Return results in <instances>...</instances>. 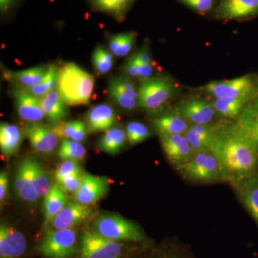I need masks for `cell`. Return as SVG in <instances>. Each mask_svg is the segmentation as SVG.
<instances>
[{"label":"cell","mask_w":258,"mask_h":258,"mask_svg":"<svg viewBox=\"0 0 258 258\" xmlns=\"http://www.w3.org/2000/svg\"><path fill=\"white\" fill-rule=\"evenodd\" d=\"M214 125L212 151L220 161L226 181L235 184L257 175L258 149L237 122H219Z\"/></svg>","instance_id":"1"},{"label":"cell","mask_w":258,"mask_h":258,"mask_svg":"<svg viewBox=\"0 0 258 258\" xmlns=\"http://www.w3.org/2000/svg\"><path fill=\"white\" fill-rule=\"evenodd\" d=\"M149 248L136 242L111 240L87 228L81 232L76 258H132Z\"/></svg>","instance_id":"2"},{"label":"cell","mask_w":258,"mask_h":258,"mask_svg":"<svg viewBox=\"0 0 258 258\" xmlns=\"http://www.w3.org/2000/svg\"><path fill=\"white\" fill-rule=\"evenodd\" d=\"M95 79L74 62L64 63L58 69L57 89L69 106L88 105L94 88Z\"/></svg>","instance_id":"3"},{"label":"cell","mask_w":258,"mask_h":258,"mask_svg":"<svg viewBox=\"0 0 258 258\" xmlns=\"http://www.w3.org/2000/svg\"><path fill=\"white\" fill-rule=\"evenodd\" d=\"M91 229L111 240L154 247L152 240L144 233L140 226L116 214H103L95 220Z\"/></svg>","instance_id":"4"},{"label":"cell","mask_w":258,"mask_h":258,"mask_svg":"<svg viewBox=\"0 0 258 258\" xmlns=\"http://www.w3.org/2000/svg\"><path fill=\"white\" fill-rule=\"evenodd\" d=\"M80 235L76 228L47 229L37 242V254L41 258H76Z\"/></svg>","instance_id":"5"},{"label":"cell","mask_w":258,"mask_h":258,"mask_svg":"<svg viewBox=\"0 0 258 258\" xmlns=\"http://www.w3.org/2000/svg\"><path fill=\"white\" fill-rule=\"evenodd\" d=\"M178 171L185 179L197 183H211L225 179L221 164L212 149L194 154L189 162Z\"/></svg>","instance_id":"6"},{"label":"cell","mask_w":258,"mask_h":258,"mask_svg":"<svg viewBox=\"0 0 258 258\" xmlns=\"http://www.w3.org/2000/svg\"><path fill=\"white\" fill-rule=\"evenodd\" d=\"M174 91V84L164 76L142 80L139 88V106L146 111H157L169 101Z\"/></svg>","instance_id":"7"},{"label":"cell","mask_w":258,"mask_h":258,"mask_svg":"<svg viewBox=\"0 0 258 258\" xmlns=\"http://www.w3.org/2000/svg\"><path fill=\"white\" fill-rule=\"evenodd\" d=\"M202 91L215 98H240L255 96L258 80L252 75L222 81H211L202 88Z\"/></svg>","instance_id":"8"},{"label":"cell","mask_w":258,"mask_h":258,"mask_svg":"<svg viewBox=\"0 0 258 258\" xmlns=\"http://www.w3.org/2000/svg\"><path fill=\"white\" fill-rule=\"evenodd\" d=\"M30 245L28 237L14 225H0V258H26Z\"/></svg>","instance_id":"9"},{"label":"cell","mask_w":258,"mask_h":258,"mask_svg":"<svg viewBox=\"0 0 258 258\" xmlns=\"http://www.w3.org/2000/svg\"><path fill=\"white\" fill-rule=\"evenodd\" d=\"M159 137L166 158L177 170L189 162L195 154L185 134L159 136Z\"/></svg>","instance_id":"10"},{"label":"cell","mask_w":258,"mask_h":258,"mask_svg":"<svg viewBox=\"0 0 258 258\" xmlns=\"http://www.w3.org/2000/svg\"><path fill=\"white\" fill-rule=\"evenodd\" d=\"M94 212L88 205L76 203H67L56 215L48 229L63 230L76 228V227L88 221L93 216Z\"/></svg>","instance_id":"11"},{"label":"cell","mask_w":258,"mask_h":258,"mask_svg":"<svg viewBox=\"0 0 258 258\" xmlns=\"http://www.w3.org/2000/svg\"><path fill=\"white\" fill-rule=\"evenodd\" d=\"M108 93L113 101L123 109L132 111L139 105V88L126 76L111 79Z\"/></svg>","instance_id":"12"},{"label":"cell","mask_w":258,"mask_h":258,"mask_svg":"<svg viewBox=\"0 0 258 258\" xmlns=\"http://www.w3.org/2000/svg\"><path fill=\"white\" fill-rule=\"evenodd\" d=\"M109 189V182L105 176H94L86 173L82 183L74 195L75 200L82 205H94L106 196Z\"/></svg>","instance_id":"13"},{"label":"cell","mask_w":258,"mask_h":258,"mask_svg":"<svg viewBox=\"0 0 258 258\" xmlns=\"http://www.w3.org/2000/svg\"><path fill=\"white\" fill-rule=\"evenodd\" d=\"M23 132L37 152L50 154L58 144L59 137L50 127L38 123H28L24 125Z\"/></svg>","instance_id":"14"},{"label":"cell","mask_w":258,"mask_h":258,"mask_svg":"<svg viewBox=\"0 0 258 258\" xmlns=\"http://www.w3.org/2000/svg\"><path fill=\"white\" fill-rule=\"evenodd\" d=\"M190 124L212 125L216 111L212 103L200 98H191L176 110Z\"/></svg>","instance_id":"15"},{"label":"cell","mask_w":258,"mask_h":258,"mask_svg":"<svg viewBox=\"0 0 258 258\" xmlns=\"http://www.w3.org/2000/svg\"><path fill=\"white\" fill-rule=\"evenodd\" d=\"M15 192L19 198L30 203L37 202L39 198L35 188L32 170V159H25L20 163L15 176Z\"/></svg>","instance_id":"16"},{"label":"cell","mask_w":258,"mask_h":258,"mask_svg":"<svg viewBox=\"0 0 258 258\" xmlns=\"http://www.w3.org/2000/svg\"><path fill=\"white\" fill-rule=\"evenodd\" d=\"M13 93L17 111L22 119L28 123H39L45 118L40 98L30 94L23 88H15Z\"/></svg>","instance_id":"17"},{"label":"cell","mask_w":258,"mask_h":258,"mask_svg":"<svg viewBox=\"0 0 258 258\" xmlns=\"http://www.w3.org/2000/svg\"><path fill=\"white\" fill-rule=\"evenodd\" d=\"M258 15V0L222 1L217 8V18L222 20H239Z\"/></svg>","instance_id":"18"},{"label":"cell","mask_w":258,"mask_h":258,"mask_svg":"<svg viewBox=\"0 0 258 258\" xmlns=\"http://www.w3.org/2000/svg\"><path fill=\"white\" fill-rule=\"evenodd\" d=\"M115 121V111L106 103L93 107L86 115V125L91 133L106 132L113 126Z\"/></svg>","instance_id":"19"},{"label":"cell","mask_w":258,"mask_h":258,"mask_svg":"<svg viewBox=\"0 0 258 258\" xmlns=\"http://www.w3.org/2000/svg\"><path fill=\"white\" fill-rule=\"evenodd\" d=\"M235 185L241 202L258 224V175L241 180Z\"/></svg>","instance_id":"20"},{"label":"cell","mask_w":258,"mask_h":258,"mask_svg":"<svg viewBox=\"0 0 258 258\" xmlns=\"http://www.w3.org/2000/svg\"><path fill=\"white\" fill-rule=\"evenodd\" d=\"M44 113L52 127L64 120L67 115L66 103L59 94L57 88L40 98Z\"/></svg>","instance_id":"21"},{"label":"cell","mask_w":258,"mask_h":258,"mask_svg":"<svg viewBox=\"0 0 258 258\" xmlns=\"http://www.w3.org/2000/svg\"><path fill=\"white\" fill-rule=\"evenodd\" d=\"M24 133L16 125L8 123L0 124V149L2 154L9 159L17 153L21 146Z\"/></svg>","instance_id":"22"},{"label":"cell","mask_w":258,"mask_h":258,"mask_svg":"<svg viewBox=\"0 0 258 258\" xmlns=\"http://www.w3.org/2000/svg\"><path fill=\"white\" fill-rule=\"evenodd\" d=\"M49 66H37L21 71H5V79L19 88H28L38 84L46 76Z\"/></svg>","instance_id":"23"},{"label":"cell","mask_w":258,"mask_h":258,"mask_svg":"<svg viewBox=\"0 0 258 258\" xmlns=\"http://www.w3.org/2000/svg\"><path fill=\"white\" fill-rule=\"evenodd\" d=\"M254 96L215 98L212 104L217 114L227 119H237Z\"/></svg>","instance_id":"24"},{"label":"cell","mask_w":258,"mask_h":258,"mask_svg":"<svg viewBox=\"0 0 258 258\" xmlns=\"http://www.w3.org/2000/svg\"><path fill=\"white\" fill-rule=\"evenodd\" d=\"M153 123L159 136L185 134L190 125L177 111L158 117Z\"/></svg>","instance_id":"25"},{"label":"cell","mask_w":258,"mask_h":258,"mask_svg":"<svg viewBox=\"0 0 258 258\" xmlns=\"http://www.w3.org/2000/svg\"><path fill=\"white\" fill-rule=\"evenodd\" d=\"M67 191L58 184H52L50 192L44 198L45 225H50L56 215L67 205Z\"/></svg>","instance_id":"26"},{"label":"cell","mask_w":258,"mask_h":258,"mask_svg":"<svg viewBox=\"0 0 258 258\" xmlns=\"http://www.w3.org/2000/svg\"><path fill=\"white\" fill-rule=\"evenodd\" d=\"M185 134L195 153L211 149L214 139L213 125L190 124Z\"/></svg>","instance_id":"27"},{"label":"cell","mask_w":258,"mask_h":258,"mask_svg":"<svg viewBox=\"0 0 258 258\" xmlns=\"http://www.w3.org/2000/svg\"><path fill=\"white\" fill-rule=\"evenodd\" d=\"M236 122L252 139L258 149V92Z\"/></svg>","instance_id":"28"},{"label":"cell","mask_w":258,"mask_h":258,"mask_svg":"<svg viewBox=\"0 0 258 258\" xmlns=\"http://www.w3.org/2000/svg\"><path fill=\"white\" fill-rule=\"evenodd\" d=\"M57 137L62 139H70L76 142H82L87 136V125L82 120L62 121L52 127Z\"/></svg>","instance_id":"29"},{"label":"cell","mask_w":258,"mask_h":258,"mask_svg":"<svg viewBox=\"0 0 258 258\" xmlns=\"http://www.w3.org/2000/svg\"><path fill=\"white\" fill-rule=\"evenodd\" d=\"M126 134L119 126L111 127L105 132L98 142V147L103 152L115 154L121 150L126 141Z\"/></svg>","instance_id":"30"},{"label":"cell","mask_w":258,"mask_h":258,"mask_svg":"<svg viewBox=\"0 0 258 258\" xmlns=\"http://www.w3.org/2000/svg\"><path fill=\"white\" fill-rule=\"evenodd\" d=\"M137 39L134 32H123L113 35L108 41L110 52L117 57H123L128 55L133 48Z\"/></svg>","instance_id":"31"},{"label":"cell","mask_w":258,"mask_h":258,"mask_svg":"<svg viewBox=\"0 0 258 258\" xmlns=\"http://www.w3.org/2000/svg\"><path fill=\"white\" fill-rule=\"evenodd\" d=\"M57 76H58V69L55 64H51L49 66L46 76L38 84L32 87L24 88V89L37 98H41L47 93L57 88Z\"/></svg>","instance_id":"32"},{"label":"cell","mask_w":258,"mask_h":258,"mask_svg":"<svg viewBox=\"0 0 258 258\" xmlns=\"http://www.w3.org/2000/svg\"><path fill=\"white\" fill-rule=\"evenodd\" d=\"M134 0H92L93 5L101 11L109 13L117 20L123 19Z\"/></svg>","instance_id":"33"},{"label":"cell","mask_w":258,"mask_h":258,"mask_svg":"<svg viewBox=\"0 0 258 258\" xmlns=\"http://www.w3.org/2000/svg\"><path fill=\"white\" fill-rule=\"evenodd\" d=\"M58 156L62 160L82 161L86 156V149L81 142L62 139Z\"/></svg>","instance_id":"34"},{"label":"cell","mask_w":258,"mask_h":258,"mask_svg":"<svg viewBox=\"0 0 258 258\" xmlns=\"http://www.w3.org/2000/svg\"><path fill=\"white\" fill-rule=\"evenodd\" d=\"M32 170L37 195L39 198H45L52 186L50 176L43 166L35 159H32Z\"/></svg>","instance_id":"35"},{"label":"cell","mask_w":258,"mask_h":258,"mask_svg":"<svg viewBox=\"0 0 258 258\" xmlns=\"http://www.w3.org/2000/svg\"><path fill=\"white\" fill-rule=\"evenodd\" d=\"M149 250V249H148L147 254L145 257H139L140 254H139L132 258H192L189 255V252L186 249L179 247L176 244L164 246L157 250L152 251L150 252H148Z\"/></svg>","instance_id":"36"},{"label":"cell","mask_w":258,"mask_h":258,"mask_svg":"<svg viewBox=\"0 0 258 258\" xmlns=\"http://www.w3.org/2000/svg\"><path fill=\"white\" fill-rule=\"evenodd\" d=\"M93 62L95 69L99 74H106L113 67V55L109 51L98 46L93 52Z\"/></svg>","instance_id":"37"},{"label":"cell","mask_w":258,"mask_h":258,"mask_svg":"<svg viewBox=\"0 0 258 258\" xmlns=\"http://www.w3.org/2000/svg\"><path fill=\"white\" fill-rule=\"evenodd\" d=\"M125 134L128 142L132 145L142 143L149 138L151 134L147 125L137 121L130 122L127 124Z\"/></svg>","instance_id":"38"},{"label":"cell","mask_w":258,"mask_h":258,"mask_svg":"<svg viewBox=\"0 0 258 258\" xmlns=\"http://www.w3.org/2000/svg\"><path fill=\"white\" fill-rule=\"evenodd\" d=\"M77 174H83L82 167H81L79 161L63 160L56 169L55 180L57 182L67 176Z\"/></svg>","instance_id":"39"},{"label":"cell","mask_w":258,"mask_h":258,"mask_svg":"<svg viewBox=\"0 0 258 258\" xmlns=\"http://www.w3.org/2000/svg\"><path fill=\"white\" fill-rule=\"evenodd\" d=\"M83 175L84 174H77L67 176L60 181H57V184L60 185L64 191L74 193L75 195L81 186Z\"/></svg>","instance_id":"40"},{"label":"cell","mask_w":258,"mask_h":258,"mask_svg":"<svg viewBox=\"0 0 258 258\" xmlns=\"http://www.w3.org/2000/svg\"><path fill=\"white\" fill-rule=\"evenodd\" d=\"M183 4L200 13H206L212 9L214 0H180Z\"/></svg>","instance_id":"41"},{"label":"cell","mask_w":258,"mask_h":258,"mask_svg":"<svg viewBox=\"0 0 258 258\" xmlns=\"http://www.w3.org/2000/svg\"><path fill=\"white\" fill-rule=\"evenodd\" d=\"M8 184H9V181H8V174L5 173V171H1L0 173V203H1V206H3L6 200L7 197H8Z\"/></svg>","instance_id":"42"},{"label":"cell","mask_w":258,"mask_h":258,"mask_svg":"<svg viewBox=\"0 0 258 258\" xmlns=\"http://www.w3.org/2000/svg\"><path fill=\"white\" fill-rule=\"evenodd\" d=\"M124 71L126 74L130 77L139 78V69L134 59V55L132 56L128 60L126 61L124 66Z\"/></svg>","instance_id":"43"},{"label":"cell","mask_w":258,"mask_h":258,"mask_svg":"<svg viewBox=\"0 0 258 258\" xmlns=\"http://www.w3.org/2000/svg\"><path fill=\"white\" fill-rule=\"evenodd\" d=\"M136 59L142 63L147 64H155L153 60L152 55L147 48H143L139 50L137 54L134 55Z\"/></svg>","instance_id":"44"},{"label":"cell","mask_w":258,"mask_h":258,"mask_svg":"<svg viewBox=\"0 0 258 258\" xmlns=\"http://www.w3.org/2000/svg\"><path fill=\"white\" fill-rule=\"evenodd\" d=\"M15 0H0V9L5 12L10 9L15 4Z\"/></svg>","instance_id":"45"}]
</instances>
